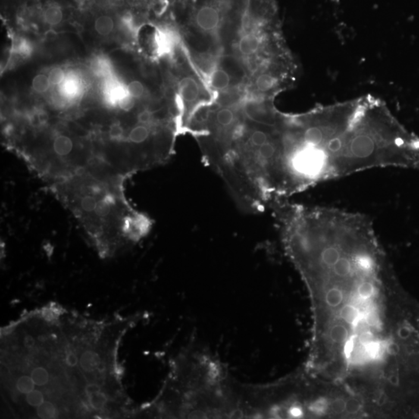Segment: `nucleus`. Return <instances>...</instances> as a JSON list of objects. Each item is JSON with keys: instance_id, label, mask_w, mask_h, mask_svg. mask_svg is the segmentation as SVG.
I'll list each match as a JSON object with an SVG mask.
<instances>
[{"instance_id": "nucleus-2", "label": "nucleus", "mask_w": 419, "mask_h": 419, "mask_svg": "<svg viewBox=\"0 0 419 419\" xmlns=\"http://www.w3.org/2000/svg\"><path fill=\"white\" fill-rule=\"evenodd\" d=\"M220 22L218 10L211 6H203L196 15V23L204 31H214L220 25Z\"/></svg>"}, {"instance_id": "nucleus-9", "label": "nucleus", "mask_w": 419, "mask_h": 419, "mask_svg": "<svg viewBox=\"0 0 419 419\" xmlns=\"http://www.w3.org/2000/svg\"><path fill=\"white\" fill-rule=\"evenodd\" d=\"M45 21L51 26L59 24L63 19V13L58 6L52 5L45 9L43 14Z\"/></svg>"}, {"instance_id": "nucleus-16", "label": "nucleus", "mask_w": 419, "mask_h": 419, "mask_svg": "<svg viewBox=\"0 0 419 419\" xmlns=\"http://www.w3.org/2000/svg\"><path fill=\"white\" fill-rule=\"evenodd\" d=\"M345 410L351 414L357 412L360 410V402L353 399L348 401L346 402V409Z\"/></svg>"}, {"instance_id": "nucleus-13", "label": "nucleus", "mask_w": 419, "mask_h": 419, "mask_svg": "<svg viewBox=\"0 0 419 419\" xmlns=\"http://www.w3.org/2000/svg\"><path fill=\"white\" fill-rule=\"evenodd\" d=\"M127 93L135 99H139L145 93V87L143 84L139 81H132L127 86Z\"/></svg>"}, {"instance_id": "nucleus-10", "label": "nucleus", "mask_w": 419, "mask_h": 419, "mask_svg": "<svg viewBox=\"0 0 419 419\" xmlns=\"http://www.w3.org/2000/svg\"><path fill=\"white\" fill-rule=\"evenodd\" d=\"M51 86L49 79L45 75H38L32 80V88L38 93H45L50 89Z\"/></svg>"}, {"instance_id": "nucleus-1", "label": "nucleus", "mask_w": 419, "mask_h": 419, "mask_svg": "<svg viewBox=\"0 0 419 419\" xmlns=\"http://www.w3.org/2000/svg\"><path fill=\"white\" fill-rule=\"evenodd\" d=\"M124 183L117 178L82 173L48 186L103 257L138 242L152 227L151 219L127 201Z\"/></svg>"}, {"instance_id": "nucleus-6", "label": "nucleus", "mask_w": 419, "mask_h": 419, "mask_svg": "<svg viewBox=\"0 0 419 419\" xmlns=\"http://www.w3.org/2000/svg\"><path fill=\"white\" fill-rule=\"evenodd\" d=\"M329 337L335 343L345 344L350 340L346 326L342 324L335 325L329 332Z\"/></svg>"}, {"instance_id": "nucleus-3", "label": "nucleus", "mask_w": 419, "mask_h": 419, "mask_svg": "<svg viewBox=\"0 0 419 419\" xmlns=\"http://www.w3.org/2000/svg\"><path fill=\"white\" fill-rule=\"evenodd\" d=\"M179 91L181 98L187 104L197 102L201 94L199 84L192 77H186L180 81Z\"/></svg>"}, {"instance_id": "nucleus-12", "label": "nucleus", "mask_w": 419, "mask_h": 419, "mask_svg": "<svg viewBox=\"0 0 419 419\" xmlns=\"http://www.w3.org/2000/svg\"><path fill=\"white\" fill-rule=\"evenodd\" d=\"M48 77L51 86H59L64 82L66 79L64 70L59 67H55L51 69L48 73Z\"/></svg>"}, {"instance_id": "nucleus-5", "label": "nucleus", "mask_w": 419, "mask_h": 419, "mask_svg": "<svg viewBox=\"0 0 419 419\" xmlns=\"http://www.w3.org/2000/svg\"><path fill=\"white\" fill-rule=\"evenodd\" d=\"M230 82L229 73L222 69H214L210 76V85L215 90H224L229 87Z\"/></svg>"}, {"instance_id": "nucleus-7", "label": "nucleus", "mask_w": 419, "mask_h": 419, "mask_svg": "<svg viewBox=\"0 0 419 419\" xmlns=\"http://www.w3.org/2000/svg\"><path fill=\"white\" fill-rule=\"evenodd\" d=\"M95 30L102 36H108L114 30V20L109 16H101L95 20Z\"/></svg>"}, {"instance_id": "nucleus-4", "label": "nucleus", "mask_w": 419, "mask_h": 419, "mask_svg": "<svg viewBox=\"0 0 419 419\" xmlns=\"http://www.w3.org/2000/svg\"><path fill=\"white\" fill-rule=\"evenodd\" d=\"M239 51L242 55L251 56L256 54L260 48V40L253 33H247L241 37L239 41Z\"/></svg>"}, {"instance_id": "nucleus-8", "label": "nucleus", "mask_w": 419, "mask_h": 419, "mask_svg": "<svg viewBox=\"0 0 419 419\" xmlns=\"http://www.w3.org/2000/svg\"><path fill=\"white\" fill-rule=\"evenodd\" d=\"M255 87L260 92H268L273 89L277 84V79L267 73L260 75L255 79Z\"/></svg>"}, {"instance_id": "nucleus-17", "label": "nucleus", "mask_w": 419, "mask_h": 419, "mask_svg": "<svg viewBox=\"0 0 419 419\" xmlns=\"http://www.w3.org/2000/svg\"><path fill=\"white\" fill-rule=\"evenodd\" d=\"M398 335H399V337H401V339H408L410 335L409 329L406 327L401 328V329L398 330Z\"/></svg>"}, {"instance_id": "nucleus-15", "label": "nucleus", "mask_w": 419, "mask_h": 419, "mask_svg": "<svg viewBox=\"0 0 419 419\" xmlns=\"http://www.w3.org/2000/svg\"><path fill=\"white\" fill-rule=\"evenodd\" d=\"M332 411L336 414H341L346 409V402L342 399H336L331 404Z\"/></svg>"}, {"instance_id": "nucleus-11", "label": "nucleus", "mask_w": 419, "mask_h": 419, "mask_svg": "<svg viewBox=\"0 0 419 419\" xmlns=\"http://www.w3.org/2000/svg\"><path fill=\"white\" fill-rule=\"evenodd\" d=\"M62 84V92L66 96H75L78 93L79 86L76 78H66Z\"/></svg>"}, {"instance_id": "nucleus-14", "label": "nucleus", "mask_w": 419, "mask_h": 419, "mask_svg": "<svg viewBox=\"0 0 419 419\" xmlns=\"http://www.w3.org/2000/svg\"><path fill=\"white\" fill-rule=\"evenodd\" d=\"M117 106L120 110L124 112H129L135 105V99L128 93L125 94L117 102Z\"/></svg>"}]
</instances>
